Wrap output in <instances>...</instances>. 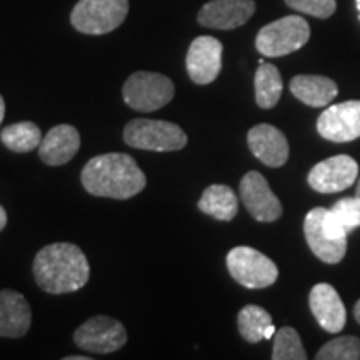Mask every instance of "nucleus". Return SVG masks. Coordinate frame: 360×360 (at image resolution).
<instances>
[{
    "label": "nucleus",
    "mask_w": 360,
    "mask_h": 360,
    "mask_svg": "<svg viewBox=\"0 0 360 360\" xmlns=\"http://www.w3.org/2000/svg\"><path fill=\"white\" fill-rule=\"evenodd\" d=\"M82 186L90 195L125 200L146 188L147 179L134 157L127 154H102L90 159L80 174Z\"/></svg>",
    "instance_id": "1"
},
{
    "label": "nucleus",
    "mask_w": 360,
    "mask_h": 360,
    "mask_svg": "<svg viewBox=\"0 0 360 360\" xmlns=\"http://www.w3.org/2000/svg\"><path fill=\"white\" fill-rule=\"evenodd\" d=\"M37 285L49 294L60 295L80 290L90 277V265L77 245L57 242L39 250L34 260Z\"/></svg>",
    "instance_id": "2"
},
{
    "label": "nucleus",
    "mask_w": 360,
    "mask_h": 360,
    "mask_svg": "<svg viewBox=\"0 0 360 360\" xmlns=\"http://www.w3.org/2000/svg\"><path fill=\"white\" fill-rule=\"evenodd\" d=\"M124 141L141 150L175 152L187 146V135L177 124L165 120L134 119L125 125Z\"/></svg>",
    "instance_id": "3"
},
{
    "label": "nucleus",
    "mask_w": 360,
    "mask_h": 360,
    "mask_svg": "<svg viewBox=\"0 0 360 360\" xmlns=\"http://www.w3.org/2000/svg\"><path fill=\"white\" fill-rule=\"evenodd\" d=\"M310 39V27L304 17L287 15L259 30L255 47L264 57H283L302 49Z\"/></svg>",
    "instance_id": "4"
},
{
    "label": "nucleus",
    "mask_w": 360,
    "mask_h": 360,
    "mask_svg": "<svg viewBox=\"0 0 360 360\" xmlns=\"http://www.w3.org/2000/svg\"><path fill=\"white\" fill-rule=\"evenodd\" d=\"M129 0H79L70 13V24L80 34L103 35L124 24Z\"/></svg>",
    "instance_id": "5"
},
{
    "label": "nucleus",
    "mask_w": 360,
    "mask_h": 360,
    "mask_svg": "<svg viewBox=\"0 0 360 360\" xmlns=\"http://www.w3.org/2000/svg\"><path fill=\"white\" fill-rule=\"evenodd\" d=\"M174 82L157 72H135L122 87L124 101L139 112H154L165 107L174 98Z\"/></svg>",
    "instance_id": "6"
},
{
    "label": "nucleus",
    "mask_w": 360,
    "mask_h": 360,
    "mask_svg": "<svg viewBox=\"0 0 360 360\" xmlns=\"http://www.w3.org/2000/svg\"><path fill=\"white\" fill-rule=\"evenodd\" d=\"M227 269L233 281L247 289H265L276 283L278 269L262 252L252 247H233L227 254Z\"/></svg>",
    "instance_id": "7"
},
{
    "label": "nucleus",
    "mask_w": 360,
    "mask_h": 360,
    "mask_svg": "<svg viewBox=\"0 0 360 360\" xmlns=\"http://www.w3.org/2000/svg\"><path fill=\"white\" fill-rule=\"evenodd\" d=\"M74 340L85 352L112 354L124 347L127 342V330L117 319L96 315L75 330Z\"/></svg>",
    "instance_id": "8"
},
{
    "label": "nucleus",
    "mask_w": 360,
    "mask_h": 360,
    "mask_svg": "<svg viewBox=\"0 0 360 360\" xmlns=\"http://www.w3.org/2000/svg\"><path fill=\"white\" fill-rule=\"evenodd\" d=\"M224 45L210 35H200L188 47L186 57L187 74L193 84H212L222 70Z\"/></svg>",
    "instance_id": "9"
},
{
    "label": "nucleus",
    "mask_w": 360,
    "mask_h": 360,
    "mask_svg": "<svg viewBox=\"0 0 360 360\" xmlns=\"http://www.w3.org/2000/svg\"><path fill=\"white\" fill-rule=\"evenodd\" d=\"M359 177V164L349 155H335L314 165L309 186L319 193H335L349 188Z\"/></svg>",
    "instance_id": "10"
},
{
    "label": "nucleus",
    "mask_w": 360,
    "mask_h": 360,
    "mask_svg": "<svg viewBox=\"0 0 360 360\" xmlns=\"http://www.w3.org/2000/svg\"><path fill=\"white\" fill-rule=\"evenodd\" d=\"M240 199L259 222H274L282 215V204L260 172L250 170L240 180Z\"/></svg>",
    "instance_id": "11"
},
{
    "label": "nucleus",
    "mask_w": 360,
    "mask_h": 360,
    "mask_svg": "<svg viewBox=\"0 0 360 360\" xmlns=\"http://www.w3.org/2000/svg\"><path fill=\"white\" fill-rule=\"evenodd\" d=\"M317 130L326 141L352 142L360 137V101L335 103L317 120Z\"/></svg>",
    "instance_id": "12"
},
{
    "label": "nucleus",
    "mask_w": 360,
    "mask_h": 360,
    "mask_svg": "<svg viewBox=\"0 0 360 360\" xmlns=\"http://www.w3.org/2000/svg\"><path fill=\"white\" fill-rule=\"evenodd\" d=\"M323 207H315L305 215L304 233L315 257L326 264H339L347 254V238H337L323 225Z\"/></svg>",
    "instance_id": "13"
},
{
    "label": "nucleus",
    "mask_w": 360,
    "mask_h": 360,
    "mask_svg": "<svg viewBox=\"0 0 360 360\" xmlns=\"http://www.w3.org/2000/svg\"><path fill=\"white\" fill-rule=\"evenodd\" d=\"M254 12V0H210L200 8L197 20L207 29L233 30L247 24Z\"/></svg>",
    "instance_id": "14"
},
{
    "label": "nucleus",
    "mask_w": 360,
    "mask_h": 360,
    "mask_svg": "<svg viewBox=\"0 0 360 360\" xmlns=\"http://www.w3.org/2000/svg\"><path fill=\"white\" fill-rule=\"evenodd\" d=\"M247 143L257 159L267 167H282L289 159V142L282 130L269 124H259L247 134Z\"/></svg>",
    "instance_id": "15"
},
{
    "label": "nucleus",
    "mask_w": 360,
    "mask_h": 360,
    "mask_svg": "<svg viewBox=\"0 0 360 360\" xmlns=\"http://www.w3.org/2000/svg\"><path fill=\"white\" fill-rule=\"evenodd\" d=\"M309 305L315 321L323 330L330 334H339L347 322V312L342 304L340 295L330 283H317L312 287L309 295Z\"/></svg>",
    "instance_id": "16"
},
{
    "label": "nucleus",
    "mask_w": 360,
    "mask_h": 360,
    "mask_svg": "<svg viewBox=\"0 0 360 360\" xmlns=\"http://www.w3.org/2000/svg\"><path fill=\"white\" fill-rule=\"evenodd\" d=\"M32 310L25 297L19 292L0 290V337L19 339L29 332Z\"/></svg>",
    "instance_id": "17"
},
{
    "label": "nucleus",
    "mask_w": 360,
    "mask_h": 360,
    "mask_svg": "<svg viewBox=\"0 0 360 360\" xmlns=\"http://www.w3.org/2000/svg\"><path fill=\"white\" fill-rule=\"evenodd\" d=\"M80 148V134L69 124L56 125L42 139L39 146V155L42 162L52 167L64 165L74 159Z\"/></svg>",
    "instance_id": "18"
},
{
    "label": "nucleus",
    "mask_w": 360,
    "mask_h": 360,
    "mask_svg": "<svg viewBox=\"0 0 360 360\" xmlns=\"http://www.w3.org/2000/svg\"><path fill=\"white\" fill-rule=\"evenodd\" d=\"M290 92L309 107H326L339 94L337 84L323 75H295L290 80Z\"/></svg>",
    "instance_id": "19"
},
{
    "label": "nucleus",
    "mask_w": 360,
    "mask_h": 360,
    "mask_svg": "<svg viewBox=\"0 0 360 360\" xmlns=\"http://www.w3.org/2000/svg\"><path fill=\"white\" fill-rule=\"evenodd\" d=\"M199 209L210 217L231 222L238 212V200L231 187L224 184H214L202 193Z\"/></svg>",
    "instance_id": "20"
},
{
    "label": "nucleus",
    "mask_w": 360,
    "mask_h": 360,
    "mask_svg": "<svg viewBox=\"0 0 360 360\" xmlns=\"http://www.w3.org/2000/svg\"><path fill=\"white\" fill-rule=\"evenodd\" d=\"M282 77L276 65L262 62L255 72V101L260 109L276 107L282 96Z\"/></svg>",
    "instance_id": "21"
},
{
    "label": "nucleus",
    "mask_w": 360,
    "mask_h": 360,
    "mask_svg": "<svg viewBox=\"0 0 360 360\" xmlns=\"http://www.w3.org/2000/svg\"><path fill=\"white\" fill-rule=\"evenodd\" d=\"M0 141L8 150L15 154H27L39 148L42 142V132L34 122H17L0 132Z\"/></svg>",
    "instance_id": "22"
},
{
    "label": "nucleus",
    "mask_w": 360,
    "mask_h": 360,
    "mask_svg": "<svg viewBox=\"0 0 360 360\" xmlns=\"http://www.w3.org/2000/svg\"><path fill=\"white\" fill-rule=\"evenodd\" d=\"M237 326L240 335L250 344H257L265 340V332L272 326V317L267 310L259 307V305H245L238 312Z\"/></svg>",
    "instance_id": "23"
},
{
    "label": "nucleus",
    "mask_w": 360,
    "mask_h": 360,
    "mask_svg": "<svg viewBox=\"0 0 360 360\" xmlns=\"http://www.w3.org/2000/svg\"><path fill=\"white\" fill-rule=\"evenodd\" d=\"M274 360H305L307 354L295 328L282 327L274 335Z\"/></svg>",
    "instance_id": "24"
},
{
    "label": "nucleus",
    "mask_w": 360,
    "mask_h": 360,
    "mask_svg": "<svg viewBox=\"0 0 360 360\" xmlns=\"http://www.w3.org/2000/svg\"><path fill=\"white\" fill-rule=\"evenodd\" d=\"M317 360H359L360 359V340L354 335L337 337L327 342L315 355Z\"/></svg>",
    "instance_id": "25"
},
{
    "label": "nucleus",
    "mask_w": 360,
    "mask_h": 360,
    "mask_svg": "<svg viewBox=\"0 0 360 360\" xmlns=\"http://www.w3.org/2000/svg\"><path fill=\"white\" fill-rule=\"evenodd\" d=\"M285 4L294 11L317 19H328L335 12V0H285Z\"/></svg>",
    "instance_id": "26"
},
{
    "label": "nucleus",
    "mask_w": 360,
    "mask_h": 360,
    "mask_svg": "<svg viewBox=\"0 0 360 360\" xmlns=\"http://www.w3.org/2000/svg\"><path fill=\"white\" fill-rule=\"evenodd\" d=\"M330 210L347 227V231L360 227V197L355 195L350 199H342Z\"/></svg>",
    "instance_id": "27"
},
{
    "label": "nucleus",
    "mask_w": 360,
    "mask_h": 360,
    "mask_svg": "<svg viewBox=\"0 0 360 360\" xmlns=\"http://www.w3.org/2000/svg\"><path fill=\"white\" fill-rule=\"evenodd\" d=\"M7 225V212L2 205H0V232L4 231V227Z\"/></svg>",
    "instance_id": "28"
},
{
    "label": "nucleus",
    "mask_w": 360,
    "mask_h": 360,
    "mask_svg": "<svg viewBox=\"0 0 360 360\" xmlns=\"http://www.w3.org/2000/svg\"><path fill=\"white\" fill-rule=\"evenodd\" d=\"M4 115H6V102H4V97L0 96V124H2Z\"/></svg>",
    "instance_id": "29"
},
{
    "label": "nucleus",
    "mask_w": 360,
    "mask_h": 360,
    "mask_svg": "<svg viewBox=\"0 0 360 360\" xmlns=\"http://www.w3.org/2000/svg\"><path fill=\"white\" fill-rule=\"evenodd\" d=\"M354 315H355V321H357L360 323V300L357 304H355L354 307Z\"/></svg>",
    "instance_id": "30"
},
{
    "label": "nucleus",
    "mask_w": 360,
    "mask_h": 360,
    "mask_svg": "<svg viewBox=\"0 0 360 360\" xmlns=\"http://www.w3.org/2000/svg\"><path fill=\"white\" fill-rule=\"evenodd\" d=\"M65 360H89V355H82V357H75V355H72V357H65Z\"/></svg>",
    "instance_id": "31"
},
{
    "label": "nucleus",
    "mask_w": 360,
    "mask_h": 360,
    "mask_svg": "<svg viewBox=\"0 0 360 360\" xmlns=\"http://www.w3.org/2000/svg\"><path fill=\"white\" fill-rule=\"evenodd\" d=\"M355 195L360 197V177H359V184H357V191H355Z\"/></svg>",
    "instance_id": "32"
},
{
    "label": "nucleus",
    "mask_w": 360,
    "mask_h": 360,
    "mask_svg": "<svg viewBox=\"0 0 360 360\" xmlns=\"http://www.w3.org/2000/svg\"><path fill=\"white\" fill-rule=\"evenodd\" d=\"M355 6H357V11H359V17H360V0H355Z\"/></svg>",
    "instance_id": "33"
}]
</instances>
